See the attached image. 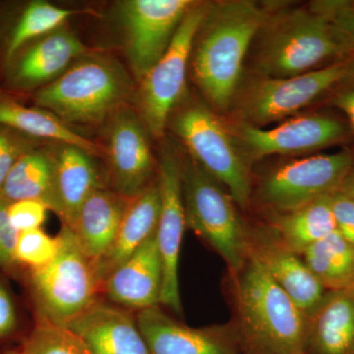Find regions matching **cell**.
<instances>
[{
  "instance_id": "obj_16",
  "label": "cell",
  "mask_w": 354,
  "mask_h": 354,
  "mask_svg": "<svg viewBox=\"0 0 354 354\" xmlns=\"http://www.w3.org/2000/svg\"><path fill=\"white\" fill-rule=\"evenodd\" d=\"M239 130L248 150L258 158L312 152L337 143L346 135L339 120L318 114L292 118L272 129L243 124Z\"/></svg>"
},
{
  "instance_id": "obj_25",
  "label": "cell",
  "mask_w": 354,
  "mask_h": 354,
  "mask_svg": "<svg viewBox=\"0 0 354 354\" xmlns=\"http://www.w3.org/2000/svg\"><path fill=\"white\" fill-rule=\"evenodd\" d=\"M0 125L48 143L68 144L93 157L104 156V147L79 134L50 111L28 106L24 100L0 88Z\"/></svg>"
},
{
  "instance_id": "obj_21",
  "label": "cell",
  "mask_w": 354,
  "mask_h": 354,
  "mask_svg": "<svg viewBox=\"0 0 354 354\" xmlns=\"http://www.w3.org/2000/svg\"><path fill=\"white\" fill-rule=\"evenodd\" d=\"M75 14L44 0L0 1V67L26 44L65 26Z\"/></svg>"
},
{
  "instance_id": "obj_30",
  "label": "cell",
  "mask_w": 354,
  "mask_h": 354,
  "mask_svg": "<svg viewBox=\"0 0 354 354\" xmlns=\"http://www.w3.org/2000/svg\"><path fill=\"white\" fill-rule=\"evenodd\" d=\"M57 247V236H50L41 228L19 232L14 258L19 269H38L55 259Z\"/></svg>"
},
{
  "instance_id": "obj_32",
  "label": "cell",
  "mask_w": 354,
  "mask_h": 354,
  "mask_svg": "<svg viewBox=\"0 0 354 354\" xmlns=\"http://www.w3.org/2000/svg\"><path fill=\"white\" fill-rule=\"evenodd\" d=\"M48 142L39 141L0 125V193L9 171L26 153Z\"/></svg>"
},
{
  "instance_id": "obj_9",
  "label": "cell",
  "mask_w": 354,
  "mask_h": 354,
  "mask_svg": "<svg viewBox=\"0 0 354 354\" xmlns=\"http://www.w3.org/2000/svg\"><path fill=\"white\" fill-rule=\"evenodd\" d=\"M194 2L123 0L116 4V20L122 34L125 55L139 83L165 55Z\"/></svg>"
},
{
  "instance_id": "obj_4",
  "label": "cell",
  "mask_w": 354,
  "mask_h": 354,
  "mask_svg": "<svg viewBox=\"0 0 354 354\" xmlns=\"http://www.w3.org/2000/svg\"><path fill=\"white\" fill-rule=\"evenodd\" d=\"M57 239V255L50 264L19 269L16 278L24 281L36 320L66 327L100 299L102 288L72 230L62 225Z\"/></svg>"
},
{
  "instance_id": "obj_10",
  "label": "cell",
  "mask_w": 354,
  "mask_h": 354,
  "mask_svg": "<svg viewBox=\"0 0 354 354\" xmlns=\"http://www.w3.org/2000/svg\"><path fill=\"white\" fill-rule=\"evenodd\" d=\"M353 165L348 150L293 160L265 177L260 196L274 211L290 213L339 190Z\"/></svg>"
},
{
  "instance_id": "obj_23",
  "label": "cell",
  "mask_w": 354,
  "mask_h": 354,
  "mask_svg": "<svg viewBox=\"0 0 354 354\" xmlns=\"http://www.w3.org/2000/svg\"><path fill=\"white\" fill-rule=\"evenodd\" d=\"M129 201L106 185L95 190L79 209L69 228L93 264L113 245Z\"/></svg>"
},
{
  "instance_id": "obj_31",
  "label": "cell",
  "mask_w": 354,
  "mask_h": 354,
  "mask_svg": "<svg viewBox=\"0 0 354 354\" xmlns=\"http://www.w3.org/2000/svg\"><path fill=\"white\" fill-rule=\"evenodd\" d=\"M28 333L22 329L13 293L0 278V353L19 348Z\"/></svg>"
},
{
  "instance_id": "obj_24",
  "label": "cell",
  "mask_w": 354,
  "mask_h": 354,
  "mask_svg": "<svg viewBox=\"0 0 354 354\" xmlns=\"http://www.w3.org/2000/svg\"><path fill=\"white\" fill-rule=\"evenodd\" d=\"M306 354H354V288L328 291L307 316Z\"/></svg>"
},
{
  "instance_id": "obj_2",
  "label": "cell",
  "mask_w": 354,
  "mask_h": 354,
  "mask_svg": "<svg viewBox=\"0 0 354 354\" xmlns=\"http://www.w3.org/2000/svg\"><path fill=\"white\" fill-rule=\"evenodd\" d=\"M267 15L247 0L209 6L197 32L191 59L197 85L216 108H227L234 99L244 58Z\"/></svg>"
},
{
  "instance_id": "obj_6",
  "label": "cell",
  "mask_w": 354,
  "mask_h": 354,
  "mask_svg": "<svg viewBox=\"0 0 354 354\" xmlns=\"http://www.w3.org/2000/svg\"><path fill=\"white\" fill-rule=\"evenodd\" d=\"M180 158L186 227L235 274L248 257V232L225 188L189 158Z\"/></svg>"
},
{
  "instance_id": "obj_36",
  "label": "cell",
  "mask_w": 354,
  "mask_h": 354,
  "mask_svg": "<svg viewBox=\"0 0 354 354\" xmlns=\"http://www.w3.org/2000/svg\"><path fill=\"white\" fill-rule=\"evenodd\" d=\"M335 230L354 246V199L337 190L330 195Z\"/></svg>"
},
{
  "instance_id": "obj_17",
  "label": "cell",
  "mask_w": 354,
  "mask_h": 354,
  "mask_svg": "<svg viewBox=\"0 0 354 354\" xmlns=\"http://www.w3.org/2000/svg\"><path fill=\"white\" fill-rule=\"evenodd\" d=\"M55 176L48 209L62 225L71 227L77 214L88 197L106 185L95 162V157L83 149L68 144H53ZM108 186V185H106Z\"/></svg>"
},
{
  "instance_id": "obj_18",
  "label": "cell",
  "mask_w": 354,
  "mask_h": 354,
  "mask_svg": "<svg viewBox=\"0 0 354 354\" xmlns=\"http://www.w3.org/2000/svg\"><path fill=\"white\" fill-rule=\"evenodd\" d=\"M248 249L305 315L311 314L322 301L328 290L302 258L283 246L276 237L262 232H248Z\"/></svg>"
},
{
  "instance_id": "obj_38",
  "label": "cell",
  "mask_w": 354,
  "mask_h": 354,
  "mask_svg": "<svg viewBox=\"0 0 354 354\" xmlns=\"http://www.w3.org/2000/svg\"><path fill=\"white\" fill-rule=\"evenodd\" d=\"M339 190L344 193V194L348 195V196L354 199V165L351 171H349L348 176L344 179Z\"/></svg>"
},
{
  "instance_id": "obj_37",
  "label": "cell",
  "mask_w": 354,
  "mask_h": 354,
  "mask_svg": "<svg viewBox=\"0 0 354 354\" xmlns=\"http://www.w3.org/2000/svg\"><path fill=\"white\" fill-rule=\"evenodd\" d=\"M333 102L348 116L354 129V85L344 88L335 95Z\"/></svg>"
},
{
  "instance_id": "obj_14",
  "label": "cell",
  "mask_w": 354,
  "mask_h": 354,
  "mask_svg": "<svg viewBox=\"0 0 354 354\" xmlns=\"http://www.w3.org/2000/svg\"><path fill=\"white\" fill-rule=\"evenodd\" d=\"M162 208L156 239L162 261V290L160 304L183 314L179 291L178 265L184 230L186 227L180 158L171 148H164L158 167Z\"/></svg>"
},
{
  "instance_id": "obj_29",
  "label": "cell",
  "mask_w": 354,
  "mask_h": 354,
  "mask_svg": "<svg viewBox=\"0 0 354 354\" xmlns=\"http://www.w3.org/2000/svg\"><path fill=\"white\" fill-rule=\"evenodd\" d=\"M22 354H92L68 328L36 320L20 346Z\"/></svg>"
},
{
  "instance_id": "obj_28",
  "label": "cell",
  "mask_w": 354,
  "mask_h": 354,
  "mask_svg": "<svg viewBox=\"0 0 354 354\" xmlns=\"http://www.w3.org/2000/svg\"><path fill=\"white\" fill-rule=\"evenodd\" d=\"M300 256L328 291L354 288V246L337 230Z\"/></svg>"
},
{
  "instance_id": "obj_33",
  "label": "cell",
  "mask_w": 354,
  "mask_h": 354,
  "mask_svg": "<svg viewBox=\"0 0 354 354\" xmlns=\"http://www.w3.org/2000/svg\"><path fill=\"white\" fill-rule=\"evenodd\" d=\"M48 211V206L39 200H20L9 205V221L18 234L38 230L46 221Z\"/></svg>"
},
{
  "instance_id": "obj_34",
  "label": "cell",
  "mask_w": 354,
  "mask_h": 354,
  "mask_svg": "<svg viewBox=\"0 0 354 354\" xmlns=\"http://www.w3.org/2000/svg\"><path fill=\"white\" fill-rule=\"evenodd\" d=\"M9 202L0 193V270L17 276L18 268L14 258L18 232L11 225L8 216Z\"/></svg>"
},
{
  "instance_id": "obj_13",
  "label": "cell",
  "mask_w": 354,
  "mask_h": 354,
  "mask_svg": "<svg viewBox=\"0 0 354 354\" xmlns=\"http://www.w3.org/2000/svg\"><path fill=\"white\" fill-rule=\"evenodd\" d=\"M148 133L139 113L129 106L113 114L106 124V185L128 200L138 196L156 180Z\"/></svg>"
},
{
  "instance_id": "obj_20",
  "label": "cell",
  "mask_w": 354,
  "mask_h": 354,
  "mask_svg": "<svg viewBox=\"0 0 354 354\" xmlns=\"http://www.w3.org/2000/svg\"><path fill=\"white\" fill-rule=\"evenodd\" d=\"M92 354H150L136 318L101 299L66 326Z\"/></svg>"
},
{
  "instance_id": "obj_15",
  "label": "cell",
  "mask_w": 354,
  "mask_h": 354,
  "mask_svg": "<svg viewBox=\"0 0 354 354\" xmlns=\"http://www.w3.org/2000/svg\"><path fill=\"white\" fill-rule=\"evenodd\" d=\"M136 320L150 354H242L234 325L192 328L160 306L138 311Z\"/></svg>"
},
{
  "instance_id": "obj_8",
  "label": "cell",
  "mask_w": 354,
  "mask_h": 354,
  "mask_svg": "<svg viewBox=\"0 0 354 354\" xmlns=\"http://www.w3.org/2000/svg\"><path fill=\"white\" fill-rule=\"evenodd\" d=\"M209 6L193 3L165 55L142 79L135 93L140 118L155 138L164 136L172 111L183 97L193 46Z\"/></svg>"
},
{
  "instance_id": "obj_12",
  "label": "cell",
  "mask_w": 354,
  "mask_h": 354,
  "mask_svg": "<svg viewBox=\"0 0 354 354\" xmlns=\"http://www.w3.org/2000/svg\"><path fill=\"white\" fill-rule=\"evenodd\" d=\"M87 48L65 26L30 41L0 67V88L25 97L59 78Z\"/></svg>"
},
{
  "instance_id": "obj_26",
  "label": "cell",
  "mask_w": 354,
  "mask_h": 354,
  "mask_svg": "<svg viewBox=\"0 0 354 354\" xmlns=\"http://www.w3.org/2000/svg\"><path fill=\"white\" fill-rule=\"evenodd\" d=\"M53 143H44L23 155L9 171L1 194L9 202L39 200L50 204L55 176Z\"/></svg>"
},
{
  "instance_id": "obj_19",
  "label": "cell",
  "mask_w": 354,
  "mask_h": 354,
  "mask_svg": "<svg viewBox=\"0 0 354 354\" xmlns=\"http://www.w3.org/2000/svg\"><path fill=\"white\" fill-rule=\"evenodd\" d=\"M162 261L155 234L109 277L102 292L109 301L124 308H152L162 300Z\"/></svg>"
},
{
  "instance_id": "obj_39",
  "label": "cell",
  "mask_w": 354,
  "mask_h": 354,
  "mask_svg": "<svg viewBox=\"0 0 354 354\" xmlns=\"http://www.w3.org/2000/svg\"><path fill=\"white\" fill-rule=\"evenodd\" d=\"M0 354H22L19 348L12 349V351H6V353Z\"/></svg>"
},
{
  "instance_id": "obj_35",
  "label": "cell",
  "mask_w": 354,
  "mask_h": 354,
  "mask_svg": "<svg viewBox=\"0 0 354 354\" xmlns=\"http://www.w3.org/2000/svg\"><path fill=\"white\" fill-rule=\"evenodd\" d=\"M311 7L327 16L354 50V1H318Z\"/></svg>"
},
{
  "instance_id": "obj_3",
  "label": "cell",
  "mask_w": 354,
  "mask_h": 354,
  "mask_svg": "<svg viewBox=\"0 0 354 354\" xmlns=\"http://www.w3.org/2000/svg\"><path fill=\"white\" fill-rule=\"evenodd\" d=\"M131 76L115 58L88 53L50 85L21 99L50 111L65 124L108 121L134 97Z\"/></svg>"
},
{
  "instance_id": "obj_5",
  "label": "cell",
  "mask_w": 354,
  "mask_h": 354,
  "mask_svg": "<svg viewBox=\"0 0 354 354\" xmlns=\"http://www.w3.org/2000/svg\"><path fill=\"white\" fill-rule=\"evenodd\" d=\"M269 28L258 57V68L266 78L300 75L326 59L354 53L329 18L312 7L279 16Z\"/></svg>"
},
{
  "instance_id": "obj_27",
  "label": "cell",
  "mask_w": 354,
  "mask_h": 354,
  "mask_svg": "<svg viewBox=\"0 0 354 354\" xmlns=\"http://www.w3.org/2000/svg\"><path fill=\"white\" fill-rule=\"evenodd\" d=\"M274 227V237L293 253L301 255L310 246L337 230L330 195L290 213L281 214Z\"/></svg>"
},
{
  "instance_id": "obj_7",
  "label": "cell",
  "mask_w": 354,
  "mask_h": 354,
  "mask_svg": "<svg viewBox=\"0 0 354 354\" xmlns=\"http://www.w3.org/2000/svg\"><path fill=\"white\" fill-rule=\"evenodd\" d=\"M171 124L191 158L227 190L235 204L245 209L251 195L248 169L215 114L204 104L192 102L177 111Z\"/></svg>"
},
{
  "instance_id": "obj_22",
  "label": "cell",
  "mask_w": 354,
  "mask_h": 354,
  "mask_svg": "<svg viewBox=\"0 0 354 354\" xmlns=\"http://www.w3.org/2000/svg\"><path fill=\"white\" fill-rule=\"evenodd\" d=\"M160 208L162 198L157 174L155 181L128 203L113 245L94 264L102 288L109 277L156 234Z\"/></svg>"
},
{
  "instance_id": "obj_11",
  "label": "cell",
  "mask_w": 354,
  "mask_h": 354,
  "mask_svg": "<svg viewBox=\"0 0 354 354\" xmlns=\"http://www.w3.org/2000/svg\"><path fill=\"white\" fill-rule=\"evenodd\" d=\"M354 78V58L288 78H266L247 97L243 116L257 127L297 113L327 91Z\"/></svg>"
},
{
  "instance_id": "obj_1",
  "label": "cell",
  "mask_w": 354,
  "mask_h": 354,
  "mask_svg": "<svg viewBox=\"0 0 354 354\" xmlns=\"http://www.w3.org/2000/svg\"><path fill=\"white\" fill-rule=\"evenodd\" d=\"M242 354H306L307 316L248 251L232 274Z\"/></svg>"
}]
</instances>
